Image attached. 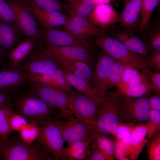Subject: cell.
I'll use <instances>...</instances> for the list:
<instances>
[{
  "mask_svg": "<svg viewBox=\"0 0 160 160\" xmlns=\"http://www.w3.org/2000/svg\"><path fill=\"white\" fill-rule=\"evenodd\" d=\"M14 106L17 114L29 123L39 126L56 119L58 109L28 91L16 97Z\"/></svg>",
  "mask_w": 160,
  "mask_h": 160,
  "instance_id": "cell-1",
  "label": "cell"
},
{
  "mask_svg": "<svg viewBox=\"0 0 160 160\" xmlns=\"http://www.w3.org/2000/svg\"><path fill=\"white\" fill-rule=\"evenodd\" d=\"M109 96L117 106L120 122L139 124L148 120L151 109L148 97H130L116 91Z\"/></svg>",
  "mask_w": 160,
  "mask_h": 160,
  "instance_id": "cell-2",
  "label": "cell"
},
{
  "mask_svg": "<svg viewBox=\"0 0 160 160\" xmlns=\"http://www.w3.org/2000/svg\"><path fill=\"white\" fill-rule=\"evenodd\" d=\"M0 150L6 160H55L54 156L35 141L28 143L20 139L0 141Z\"/></svg>",
  "mask_w": 160,
  "mask_h": 160,
  "instance_id": "cell-3",
  "label": "cell"
},
{
  "mask_svg": "<svg viewBox=\"0 0 160 160\" xmlns=\"http://www.w3.org/2000/svg\"><path fill=\"white\" fill-rule=\"evenodd\" d=\"M28 84V92L59 110L58 119L74 117L70 107L71 93L36 81H30Z\"/></svg>",
  "mask_w": 160,
  "mask_h": 160,
  "instance_id": "cell-4",
  "label": "cell"
},
{
  "mask_svg": "<svg viewBox=\"0 0 160 160\" xmlns=\"http://www.w3.org/2000/svg\"><path fill=\"white\" fill-rule=\"evenodd\" d=\"M92 41L113 58L127 66L141 70L147 68L145 57L129 50L114 38L106 36H96Z\"/></svg>",
  "mask_w": 160,
  "mask_h": 160,
  "instance_id": "cell-5",
  "label": "cell"
},
{
  "mask_svg": "<svg viewBox=\"0 0 160 160\" xmlns=\"http://www.w3.org/2000/svg\"><path fill=\"white\" fill-rule=\"evenodd\" d=\"M17 68L32 75L48 74L62 68L39 42L36 44L28 55Z\"/></svg>",
  "mask_w": 160,
  "mask_h": 160,
  "instance_id": "cell-6",
  "label": "cell"
},
{
  "mask_svg": "<svg viewBox=\"0 0 160 160\" xmlns=\"http://www.w3.org/2000/svg\"><path fill=\"white\" fill-rule=\"evenodd\" d=\"M35 141L50 152L56 160H68L64 147V138L54 120L39 126Z\"/></svg>",
  "mask_w": 160,
  "mask_h": 160,
  "instance_id": "cell-7",
  "label": "cell"
},
{
  "mask_svg": "<svg viewBox=\"0 0 160 160\" xmlns=\"http://www.w3.org/2000/svg\"><path fill=\"white\" fill-rule=\"evenodd\" d=\"M120 122L116 105L111 97L105 96L99 103L97 118L92 127L93 134L111 135Z\"/></svg>",
  "mask_w": 160,
  "mask_h": 160,
  "instance_id": "cell-8",
  "label": "cell"
},
{
  "mask_svg": "<svg viewBox=\"0 0 160 160\" xmlns=\"http://www.w3.org/2000/svg\"><path fill=\"white\" fill-rule=\"evenodd\" d=\"M7 2L15 12L17 25L24 36L41 42V31L27 5L23 0H10Z\"/></svg>",
  "mask_w": 160,
  "mask_h": 160,
  "instance_id": "cell-9",
  "label": "cell"
},
{
  "mask_svg": "<svg viewBox=\"0 0 160 160\" xmlns=\"http://www.w3.org/2000/svg\"><path fill=\"white\" fill-rule=\"evenodd\" d=\"M102 99L96 100L73 92L71 95L70 108L76 118L92 127L97 118Z\"/></svg>",
  "mask_w": 160,
  "mask_h": 160,
  "instance_id": "cell-10",
  "label": "cell"
},
{
  "mask_svg": "<svg viewBox=\"0 0 160 160\" xmlns=\"http://www.w3.org/2000/svg\"><path fill=\"white\" fill-rule=\"evenodd\" d=\"M60 130L65 142L68 144L79 140L93 139L92 127L81 122L74 117L67 121L59 119L54 120Z\"/></svg>",
  "mask_w": 160,
  "mask_h": 160,
  "instance_id": "cell-11",
  "label": "cell"
},
{
  "mask_svg": "<svg viewBox=\"0 0 160 160\" xmlns=\"http://www.w3.org/2000/svg\"><path fill=\"white\" fill-rule=\"evenodd\" d=\"M40 29L42 34V42L60 46H79L90 50L93 48L89 39L77 37L64 30L55 28Z\"/></svg>",
  "mask_w": 160,
  "mask_h": 160,
  "instance_id": "cell-12",
  "label": "cell"
},
{
  "mask_svg": "<svg viewBox=\"0 0 160 160\" xmlns=\"http://www.w3.org/2000/svg\"><path fill=\"white\" fill-rule=\"evenodd\" d=\"M116 61L103 51L98 55L92 80L94 88L100 98H102L105 96L108 88V74Z\"/></svg>",
  "mask_w": 160,
  "mask_h": 160,
  "instance_id": "cell-13",
  "label": "cell"
},
{
  "mask_svg": "<svg viewBox=\"0 0 160 160\" xmlns=\"http://www.w3.org/2000/svg\"><path fill=\"white\" fill-rule=\"evenodd\" d=\"M47 52L53 57L81 61L90 65L94 61L90 50L79 46H60L42 42Z\"/></svg>",
  "mask_w": 160,
  "mask_h": 160,
  "instance_id": "cell-14",
  "label": "cell"
},
{
  "mask_svg": "<svg viewBox=\"0 0 160 160\" xmlns=\"http://www.w3.org/2000/svg\"><path fill=\"white\" fill-rule=\"evenodd\" d=\"M30 74L7 65L0 68V91H16L30 81Z\"/></svg>",
  "mask_w": 160,
  "mask_h": 160,
  "instance_id": "cell-15",
  "label": "cell"
},
{
  "mask_svg": "<svg viewBox=\"0 0 160 160\" xmlns=\"http://www.w3.org/2000/svg\"><path fill=\"white\" fill-rule=\"evenodd\" d=\"M28 6L39 28H55L64 26L69 17L60 12H48L44 10L28 0H23Z\"/></svg>",
  "mask_w": 160,
  "mask_h": 160,
  "instance_id": "cell-16",
  "label": "cell"
},
{
  "mask_svg": "<svg viewBox=\"0 0 160 160\" xmlns=\"http://www.w3.org/2000/svg\"><path fill=\"white\" fill-rule=\"evenodd\" d=\"M63 30L83 39H89L96 36H106L103 30L91 24L85 18L80 16L70 19L63 26Z\"/></svg>",
  "mask_w": 160,
  "mask_h": 160,
  "instance_id": "cell-17",
  "label": "cell"
},
{
  "mask_svg": "<svg viewBox=\"0 0 160 160\" xmlns=\"http://www.w3.org/2000/svg\"><path fill=\"white\" fill-rule=\"evenodd\" d=\"M118 14L110 3L95 4L86 17L91 24L103 30L109 28L118 22Z\"/></svg>",
  "mask_w": 160,
  "mask_h": 160,
  "instance_id": "cell-18",
  "label": "cell"
},
{
  "mask_svg": "<svg viewBox=\"0 0 160 160\" xmlns=\"http://www.w3.org/2000/svg\"><path fill=\"white\" fill-rule=\"evenodd\" d=\"M25 36L16 25L0 21V46L5 55H8Z\"/></svg>",
  "mask_w": 160,
  "mask_h": 160,
  "instance_id": "cell-19",
  "label": "cell"
},
{
  "mask_svg": "<svg viewBox=\"0 0 160 160\" xmlns=\"http://www.w3.org/2000/svg\"><path fill=\"white\" fill-rule=\"evenodd\" d=\"M143 0H126L118 22L124 29L134 32L140 18Z\"/></svg>",
  "mask_w": 160,
  "mask_h": 160,
  "instance_id": "cell-20",
  "label": "cell"
},
{
  "mask_svg": "<svg viewBox=\"0 0 160 160\" xmlns=\"http://www.w3.org/2000/svg\"><path fill=\"white\" fill-rule=\"evenodd\" d=\"M30 80L51 86L70 93L73 92L62 68L48 74H30Z\"/></svg>",
  "mask_w": 160,
  "mask_h": 160,
  "instance_id": "cell-21",
  "label": "cell"
},
{
  "mask_svg": "<svg viewBox=\"0 0 160 160\" xmlns=\"http://www.w3.org/2000/svg\"><path fill=\"white\" fill-rule=\"evenodd\" d=\"M147 134L144 124L135 125L127 152V156L129 160L138 159L139 154L148 141V139L146 138Z\"/></svg>",
  "mask_w": 160,
  "mask_h": 160,
  "instance_id": "cell-22",
  "label": "cell"
},
{
  "mask_svg": "<svg viewBox=\"0 0 160 160\" xmlns=\"http://www.w3.org/2000/svg\"><path fill=\"white\" fill-rule=\"evenodd\" d=\"M114 38L118 40L130 51L148 57V49L145 43L136 36L134 32L124 29L117 32Z\"/></svg>",
  "mask_w": 160,
  "mask_h": 160,
  "instance_id": "cell-23",
  "label": "cell"
},
{
  "mask_svg": "<svg viewBox=\"0 0 160 160\" xmlns=\"http://www.w3.org/2000/svg\"><path fill=\"white\" fill-rule=\"evenodd\" d=\"M37 43L38 42L36 40L31 38L23 40L9 53L8 65L13 68L17 67L28 55Z\"/></svg>",
  "mask_w": 160,
  "mask_h": 160,
  "instance_id": "cell-24",
  "label": "cell"
},
{
  "mask_svg": "<svg viewBox=\"0 0 160 160\" xmlns=\"http://www.w3.org/2000/svg\"><path fill=\"white\" fill-rule=\"evenodd\" d=\"M53 57L61 68L89 81L92 80L93 73L90 65L81 61L69 60L59 57Z\"/></svg>",
  "mask_w": 160,
  "mask_h": 160,
  "instance_id": "cell-25",
  "label": "cell"
},
{
  "mask_svg": "<svg viewBox=\"0 0 160 160\" xmlns=\"http://www.w3.org/2000/svg\"><path fill=\"white\" fill-rule=\"evenodd\" d=\"M63 69L67 80L71 86L76 89L79 93L92 99L99 100L102 98L98 96L90 82L64 69Z\"/></svg>",
  "mask_w": 160,
  "mask_h": 160,
  "instance_id": "cell-26",
  "label": "cell"
},
{
  "mask_svg": "<svg viewBox=\"0 0 160 160\" xmlns=\"http://www.w3.org/2000/svg\"><path fill=\"white\" fill-rule=\"evenodd\" d=\"M14 105L0 108V136L3 141H7L13 130L12 119L14 115Z\"/></svg>",
  "mask_w": 160,
  "mask_h": 160,
  "instance_id": "cell-27",
  "label": "cell"
},
{
  "mask_svg": "<svg viewBox=\"0 0 160 160\" xmlns=\"http://www.w3.org/2000/svg\"><path fill=\"white\" fill-rule=\"evenodd\" d=\"M67 2L70 19L77 16L86 17L95 5L92 0H69Z\"/></svg>",
  "mask_w": 160,
  "mask_h": 160,
  "instance_id": "cell-28",
  "label": "cell"
},
{
  "mask_svg": "<svg viewBox=\"0 0 160 160\" xmlns=\"http://www.w3.org/2000/svg\"><path fill=\"white\" fill-rule=\"evenodd\" d=\"M92 142L103 152L107 160L116 159L114 153L115 139L110 135L95 134Z\"/></svg>",
  "mask_w": 160,
  "mask_h": 160,
  "instance_id": "cell-29",
  "label": "cell"
},
{
  "mask_svg": "<svg viewBox=\"0 0 160 160\" xmlns=\"http://www.w3.org/2000/svg\"><path fill=\"white\" fill-rule=\"evenodd\" d=\"M144 83L148 84L141 72L138 69L128 66L124 73L121 81L116 87L117 88L132 87Z\"/></svg>",
  "mask_w": 160,
  "mask_h": 160,
  "instance_id": "cell-30",
  "label": "cell"
},
{
  "mask_svg": "<svg viewBox=\"0 0 160 160\" xmlns=\"http://www.w3.org/2000/svg\"><path fill=\"white\" fill-rule=\"evenodd\" d=\"M160 0H143L140 19L139 25L140 31H143L150 22L153 12Z\"/></svg>",
  "mask_w": 160,
  "mask_h": 160,
  "instance_id": "cell-31",
  "label": "cell"
},
{
  "mask_svg": "<svg viewBox=\"0 0 160 160\" xmlns=\"http://www.w3.org/2000/svg\"><path fill=\"white\" fill-rule=\"evenodd\" d=\"M127 66L122 62L116 60L111 68L108 74L107 82L108 88L116 87L120 83Z\"/></svg>",
  "mask_w": 160,
  "mask_h": 160,
  "instance_id": "cell-32",
  "label": "cell"
},
{
  "mask_svg": "<svg viewBox=\"0 0 160 160\" xmlns=\"http://www.w3.org/2000/svg\"><path fill=\"white\" fill-rule=\"evenodd\" d=\"M135 125L120 122L111 135L115 137L116 140L123 142L129 147L132 130Z\"/></svg>",
  "mask_w": 160,
  "mask_h": 160,
  "instance_id": "cell-33",
  "label": "cell"
},
{
  "mask_svg": "<svg viewBox=\"0 0 160 160\" xmlns=\"http://www.w3.org/2000/svg\"><path fill=\"white\" fill-rule=\"evenodd\" d=\"M151 90L150 85L144 83L134 86L117 88L116 91L129 97H138L145 96Z\"/></svg>",
  "mask_w": 160,
  "mask_h": 160,
  "instance_id": "cell-34",
  "label": "cell"
},
{
  "mask_svg": "<svg viewBox=\"0 0 160 160\" xmlns=\"http://www.w3.org/2000/svg\"><path fill=\"white\" fill-rule=\"evenodd\" d=\"M41 9L48 12H60L66 9L68 12L67 4L60 0H28ZM63 13V12H62Z\"/></svg>",
  "mask_w": 160,
  "mask_h": 160,
  "instance_id": "cell-35",
  "label": "cell"
},
{
  "mask_svg": "<svg viewBox=\"0 0 160 160\" xmlns=\"http://www.w3.org/2000/svg\"><path fill=\"white\" fill-rule=\"evenodd\" d=\"M148 157L150 160H160V131L153 135L147 143Z\"/></svg>",
  "mask_w": 160,
  "mask_h": 160,
  "instance_id": "cell-36",
  "label": "cell"
},
{
  "mask_svg": "<svg viewBox=\"0 0 160 160\" xmlns=\"http://www.w3.org/2000/svg\"><path fill=\"white\" fill-rule=\"evenodd\" d=\"M144 125L149 140L156 132L160 131V111L151 109L148 120Z\"/></svg>",
  "mask_w": 160,
  "mask_h": 160,
  "instance_id": "cell-37",
  "label": "cell"
},
{
  "mask_svg": "<svg viewBox=\"0 0 160 160\" xmlns=\"http://www.w3.org/2000/svg\"><path fill=\"white\" fill-rule=\"evenodd\" d=\"M141 72L148 82L151 90L156 95H160V72H153L151 69L146 68Z\"/></svg>",
  "mask_w": 160,
  "mask_h": 160,
  "instance_id": "cell-38",
  "label": "cell"
},
{
  "mask_svg": "<svg viewBox=\"0 0 160 160\" xmlns=\"http://www.w3.org/2000/svg\"><path fill=\"white\" fill-rule=\"evenodd\" d=\"M0 21L14 24L17 26L15 12L8 2L5 0H0Z\"/></svg>",
  "mask_w": 160,
  "mask_h": 160,
  "instance_id": "cell-39",
  "label": "cell"
},
{
  "mask_svg": "<svg viewBox=\"0 0 160 160\" xmlns=\"http://www.w3.org/2000/svg\"><path fill=\"white\" fill-rule=\"evenodd\" d=\"M154 30L148 36L145 45L153 51L160 52V28Z\"/></svg>",
  "mask_w": 160,
  "mask_h": 160,
  "instance_id": "cell-40",
  "label": "cell"
},
{
  "mask_svg": "<svg viewBox=\"0 0 160 160\" xmlns=\"http://www.w3.org/2000/svg\"><path fill=\"white\" fill-rule=\"evenodd\" d=\"M65 151L68 160H86L89 150L74 148L67 146L65 148Z\"/></svg>",
  "mask_w": 160,
  "mask_h": 160,
  "instance_id": "cell-41",
  "label": "cell"
},
{
  "mask_svg": "<svg viewBox=\"0 0 160 160\" xmlns=\"http://www.w3.org/2000/svg\"><path fill=\"white\" fill-rule=\"evenodd\" d=\"M129 145L122 141L115 139L114 153L115 158L119 160H129L127 152Z\"/></svg>",
  "mask_w": 160,
  "mask_h": 160,
  "instance_id": "cell-42",
  "label": "cell"
},
{
  "mask_svg": "<svg viewBox=\"0 0 160 160\" xmlns=\"http://www.w3.org/2000/svg\"><path fill=\"white\" fill-rule=\"evenodd\" d=\"M146 65L147 68L160 72V52L153 51L146 58Z\"/></svg>",
  "mask_w": 160,
  "mask_h": 160,
  "instance_id": "cell-43",
  "label": "cell"
},
{
  "mask_svg": "<svg viewBox=\"0 0 160 160\" xmlns=\"http://www.w3.org/2000/svg\"><path fill=\"white\" fill-rule=\"evenodd\" d=\"M86 160H107V159L103 152L92 141Z\"/></svg>",
  "mask_w": 160,
  "mask_h": 160,
  "instance_id": "cell-44",
  "label": "cell"
},
{
  "mask_svg": "<svg viewBox=\"0 0 160 160\" xmlns=\"http://www.w3.org/2000/svg\"><path fill=\"white\" fill-rule=\"evenodd\" d=\"M15 98L10 92L0 91V108L14 105Z\"/></svg>",
  "mask_w": 160,
  "mask_h": 160,
  "instance_id": "cell-45",
  "label": "cell"
},
{
  "mask_svg": "<svg viewBox=\"0 0 160 160\" xmlns=\"http://www.w3.org/2000/svg\"><path fill=\"white\" fill-rule=\"evenodd\" d=\"M148 99L150 109L160 111V95L151 96Z\"/></svg>",
  "mask_w": 160,
  "mask_h": 160,
  "instance_id": "cell-46",
  "label": "cell"
},
{
  "mask_svg": "<svg viewBox=\"0 0 160 160\" xmlns=\"http://www.w3.org/2000/svg\"><path fill=\"white\" fill-rule=\"evenodd\" d=\"M95 5L102 3H109L112 0H92Z\"/></svg>",
  "mask_w": 160,
  "mask_h": 160,
  "instance_id": "cell-47",
  "label": "cell"
},
{
  "mask_svg": "<svg viewBox=\"0 0 160 160\" xmlns=\"http://www.w3.org/2000/svg\"><path fill=\"white\" fill-rule=\"evenodd\" d=\"M5 54L3 51L0 46V65H1L3 59Z\"/></svg>",
  "mask_w": 160,
  "mask_h": 160,
  "instance_id": "cell-48",
  "label": "cell"
},
{
  "mask_svg": "<svg viewBox=\"0 0 160 160\" xmlns=\"http://www.w3.org/2000/svg\"><path fill=\"white\" fill-rule=\"evenodd\" d=\"M2 138L1 137V136H0V141H1L2 140Z\"/></svg>",
  "mask_w": 160,
  "mask_h": 160,
  "instance_id": "cell-49",
  "label": "cell"
},
{
  "mask_svg": "<svg viewBox=\"0 0 160 160\" xmlns=\"http://www.w3.org/2000/svg\"><path fill=\"white\" fill-rule=\"evenodd\" d=\"M64 1L67 2L69 0H63Z\"/></svg>",
  "mask_w": 160,
  "mask_h": 160,
  "instance_id": "cell-50",
  "label": "cell"
},
{
  "mask_svg": "<svg viewBox=\"0 0 160 160\" xmlns=\"http://www.w3.org/2000/svg\"></svg>",
  "mask_w": 160,
  "mask_h": 160,
  "instance_id": "cell-51",
  "label": "cell"
},
{
  "mask_svg": "<svg viewBox=\"0 0 160 160\" xmlns=\"http://www.w3.org/2000/svg\"></svg>",
  "mask_w": 160,
  "mask_h": 160,
  "instance_id": "cell-52",
  "label": "cell"
}]
</instances>
